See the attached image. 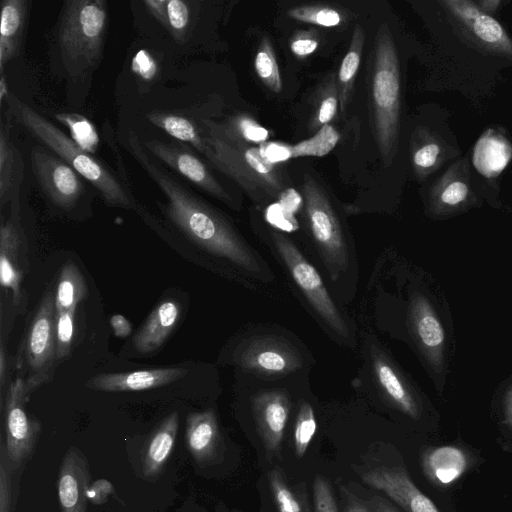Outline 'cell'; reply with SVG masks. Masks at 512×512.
Instances as JSON below:
<instances>
[{
  "label": "cell",
  "instance_id": "24",
  "mask_svg": "<svg viewBox=\"0 0 512 512\" xmlns=\"http://www.w3.org/2000/svg\"><path fill=\"white\" fill-rule=\"evenodd\" d=\"M24 176V163L17 147L10 139V122L2 123L0 130V201L1 205L16 202Z\"/></svg>",
  "mask_w": 512,
  "mask_h": 512
},
{
  "label": "cell",
  "instance_id": "31",
  "mask_svg": "<svg viewBox=\"0 0 512 512\" xmlns=\"http://www.w3.org/2000/svg\"><path fill=\"white\" fill-rule=\"evenodd\" d=\"M56 118L68 127L72 140L81 149L89 154H94L97 151L98 133L87 118L76 113H58Z\"/></svg>",
  "mask_w": 512,
  "mask_h": 512
},
{
  "label": "cell",
  "instance_id": "29",
  "mask_svg": "<svg viewBox=\"0 0 512 512\" xmlns=\"http://www.w3.org/2000/svg\"><path fill=\"white\" fill-rule=\"evenodd\" d=\"M365 34L360 25L355 26L351 38L349 50L344 56L339 69L340 84V107L342 112L345 111L348 103L349 95L353 86L354 78L357 74L360 59L363 51Z\"/></svg>",
  "mask_w": 512,
  "mask_h": 512
},
{
  "label": "cell",
  "instance_id": "35",
  "mask_svg": "<svg viewBox=\"0 0 512 512\" xmlns=\"http://www.w3.org/2000/svg\"><path fill=\"white\" fill-rule=\"evenodd\" d=\"M223 125L238 138L255 146L269 138L268 130L246 115L234 116Z\"/></svg>",
  "mask_w": 512,
  "mask_h": 512
},
{
  "label": "cell",
  "instance_id": "15",
  "mask_svg": "<svg viewBox=\"0 0 512 512\" xmlns=\"http://www.w3.org/2000/svg\"><path fill=\"white\" fill-rule=\"evenodd\" d=\"M144 148L206 193L231 207L237 206L208 167L187 148L156 139L145 141Z\"/></svg>",
  "mask_w": 512,
  "mask_h": 512
},
{
  "label": "cell",
  "instance_id": "17",
  "mask_svg": "<svg viewBox=\"0 0 512 512\" xmlns=\"http://www.w3.org/2000/svg\"><path fill=\"white\" fill-rule=\"evenodd\" d=\"M446 9L482 45L512 55V41L501 24L471 1H444Z\"/></svg>",
  "mask_w": 512,
  "mask_h": 512
},
{
  "label": "cell",
  "instance_id": "23",
  "mask_svg": "<svg viewBox=\"0 0 512 512\" xmlns=\"http://www.w3.org/2000/svg\"><path fill=\"white\" fill-rule=\"evenodd\" d=\"M21 236L16 224L9 220L0 227V283L12 291L14 304L21 295L23 271L19 264Z\"/></svg>",
  "mask_w": 512,
  "mask_h": 512
},
{
  "label": "cell",
  "instance_id": "13",
  "mask_svg": "<svg viewBox=\"0 0 512 512\" xmlns=\"http://www.w3.org/2000/svg\"><path fill=\"white\" fill-rule=\"evenodd\" d=\"M31 163L35 177L47 197L62 209H72L84 192L80 174L42 146L33 148Z\"/></svg>",
  "mask_w": 512,
  "mask_h": 512
},
{
  "label": "cell",
  "instance_id": "7",
  "mask_svg": "<svg viewBox=\"0 0 512 512\" xmlns=\"http://www.w3.org/2000/svg\"><path fill=\"white\" fill-rule=\"evenodd\" d=\"M230 358L244 375L266 381L306 376L311 365L301 342L277 330L248 332L237 341Z\"/></svg>",
  "mask_w": 512,
  "mask_h": 512
},
{
  "label": "cell",
  "instance_id": "53",
  "mask_svg": "<svg viewBox=\"0 0 512 512\" xmlns=\"http://www.w3.org/2000/svg\"><path fill=\"white\" fill-rule=\"evenodd\" d=\"M375 512H399L391 503L376 495L370 500Z\"/></svg>",
  "mask_w": 512,
  "mask_h": 512
},
{
  "label": "cell",
  "instance_id": "14",
  "mask_svg": "<svg viewBox=\"0 0 512 512\" xmlns=\"http://www.w3.org/2000/svg\"><path fill=\"white\" fill-rule=\"evenodd\" d=\"M55 319V295L48 289L34 315L26 339V360L34 372L27 381L30 388L47 378L46 371L55 358Z\"/></svg>",
  "mask_w": 512,
  "mask_h": 512
},
{
  "label": "cell",
  "instance_id": "39",
  "mask_svg": "<svg viewBox=\"0 0 512 512\" xmlns=\"http://www.w3.org/2000/svg\"><path fill=\"white\" fill-rule=\"evenodd\" d=\"M167 29L175 39H182L189 24L190 10L182 0H167Z\"/></svg>",
  "mask_w": 512,
  "mask_h": 512
},
{
  "label": "cell",
  "instance_id": "44",
  "mask_svg": "<svg viewBox=\"0 0 512 512\" xmlns=\"http://www.w3.org/2000/svg\"><path fill=\"white\" fill-rule=\"evenodd\" d=\"M497 396L503 422L512 431V374L500 383Z\"/></svg>",
  "mask_w": 512,
  "mask_h": 512
},
{
  "label": "cell",
  "instance_id": "36",
  "mask_svg": "<svg viewBox=\"0 0 512 512\" xmlns=\"http://www.w3.org/2000/svg\"><path fill=\"white\" fill-rule=\"evenodd\" d=\"M287 14L295 20L323 27L337 26L342 21L338 11L326 6H300L290 9Z\"/></svg>",
  "mask_w": 512,
  "mask_h": 512
},
{
  "label": "cell",
  "instance_id": "30",
  "mask_svg": "<svg viewBox=\"0 0 512 512\" xmlns=\"http://www.w3.org/2000/svg\"><path fill=\"white\" fill-rule=\"evenodd\" d=\"M268 480L279 512H309L305 499L287 484L278 467L269 472Z\"/></svg>",
  "mask_w": 512,
  "mask_h": 512
},
{
  "label": "cell",
  "instance_id": "28",
  "mask_svg": "<svg viewBox=\"0 0 512 512\" xmlns=\"http://www.w3.org/2000/svg\"><path fill=\"white\" fill-rule=\"evenodd\" d=\"M146 117L149 122L159 129L181 142L192 145L199 153L204 155L205 144L203 136L186 117L161 111H151Z\"/></svg>",
  "mask_w": 512,
  "mask_h": 512
},
{
  "label": "cell",
  "instance_id": "41",
  "mask_svg": "<svg viewBox=\"0 0 512 512\" xmlns=\"http://www.w3.org/2000/svg\"><path fill=\"white\" fill-rule=\"evenodd\" d=\"M265 219L270 226L280 231L290 232L298 229L294 214L283 208L279 202L272 203L266 208Z\"/></svg>",
  "mask_w": 512,
  "mask_h": 512
},
{
  "label": "cell",
  "instance_id": "47",
  "mask_svg": "<svg viewBox=\"0 0 512 512\" xmlns=\"http://www.w3.org/2000/svg\"><path fill=\"white\" fill-rule=\"evenodd\" d=\"M338 99L331 94L324 98L319 107L317 122L321 125L328 124L337 112Z\"/></svg>",
  "mask_w": 512,
  "mask_h": 512
},
{
  "label": "cell",
  "instance_id": "32",
  "mask_svg": "<svg viewBox=\"0 0 512 512\" xmlns=\"http://www.w3.org/2000/svg\"><path fill=\"white\" fill-rule=\"evenodd\" d=\"M317 430V420L312 404L302 399L298 407L294 426L295 454L302 458Z\"/></svg>",
  "mask_w": 512,
  "mask_h": 512
},
{
  "label": "cell",
  "instance_id": "2",
  "mask_svg": "<svg viewBox=\"0 0 512 512\" xmlns=\"http://www.w3.org/2000/svg\"><path fill=\"white\" fill-rule=\"evenodd\" d=\"M402 339L416 352L431 382L442 392L450 373L454 329L448 301L433 278L418 268L404 269Z\"/></svg>",
  "mask_w": 512,
  "mask_h": 512
},
{
  "label": "cell",
  "instance_id": "8",
  "mask_svg": "<svg viewBox=\"0 0 512 512\" xmlns=\"http://www.w3.org/2000/svg\"><path fill=\"white\" fill-rule=\"evenodd\" d=\"M104 0L66 1L57 27V45L65 72L77 77L98 63L104 41Z\"/></svg>",
  "mask_w": 512,
  "mask_h": 512
},
{
  "label": "cell",
  "instance_id": "19",
  "mask_svg": "<svg viewBox=\"0 0 512 512\" xmlns=\"http://www.w3.org/2000/svg\"><path fill=\"white\" fill-rule=\"evenodd\" d=\"M89 470L83 454L70 448L64 456L58 482L62 512H87Z\"/></svg>",
  "mask_w": 512,
  "mask_h": 512
},
{
  "label": "cell",
  "instance_id": "27",
  "mask_svg": "<svg viewBox=\"0 0 512 512\" xmlns=\"http://www.w3.org/2000/svg\"><path fill=\"white\" fill-rule=\"evenodd\" d=\"M86 293V282L81 271L75 263L68 261L61 269L55 292L56 312L75 311Z\"/></svg>",
  "mask_w": 512,
  "mask_h": 512
},
{
  "label": "cell",
  "instance_id": "48",
  "mask_svg": "<svg viewBox=\"0 0 512 512\" xmlns=\"http://www.w3.org/2000/svg\"><path fill=\"white\" fill-rule=\"evenodd\" d=\"M280 205L290 213H296L302 206L303 198L294 188H286L279 196Z\"/></svg>",
  "mask_w": 512,
  "mask_h": 512
},
{
  "label": "cell",
  "instance_id": "18",
  "mask_svg": "<svg viewBox=\"0 0 512 512\" xmlns=\"http://www.w3.org/2000/svg\"><path fill=\"white\" fill-rule=\"evenodd\" d=\"M188 373L179 367L144 369L124 373H104L90 378L86 386L104 392L153 389L173 383Z\"/></svg>",
  "mask_w": 512,
  "mask_h": 512
},
{
  "label": "cell",
  "instance_id": "54",
  "mask_svg": "<svg viewBox=\"0 0 512 512\" xmlns=\"http://www.w3.org/2000/svg\"><path fill=\"white\" fill-rule=\"evenodd\" d=\"M6 373V356L3 344L0 346V384L3 385Z\"/></svg>",
  "mask_w": 512,
  "mask_h": 512
},
{
  "label": "cell",
  "instance_id": "34",
  "mask_svg": "<svg viewBox=\"0 0 512 512\" xmlns=\"http://www.w3.org/2000/svg\"><path fill=\"white\" fill-rule=\"evenodd\" d=\"M254 66L258 77L266 87L276 93L281 91V76L269 39L264 38L261 41L256 53Z\"/></svg>",
  "mask_w": 512,
  "mask_h": 512
},
{
  "label": "cell",
  "instance_id": "3",
  "mask_svg": "<svg viewBox=\"0 0 512 512\" xmlns=\"http://www.w3.org/2000/svg\"><path fill=\"white\" fill-rule=\"evenodd\" d=\"M306 221L314 249L339 302L351 301L357 282V258L352 239L329 198L310 176L303 179Z\"/></svg>",
  "mask_w": 512,
  "mask_h": 512
},
{
  "label": "cell",
  "instance_id": "21",
  "mask_svg": "<svg viewBox=\"0 0 512 512\" xmlns=\"http://www.w3.org/2000/svg\"><path fill=\"white\" fill-rule=\"evenodd\" d=\"M468 466L466 453L456 446L427 449L422 455V468L427 478L438 486L454 483Z\"/></svg>",
  "mask_w": 512,
  "mask_h": 512
},
{
  "label": "cell",
  "instance_id": "9",
  "mask_svg": "<svg viewBox=\"0 0 512 512\" xmlns=\"http://www.w3.org/2000/svg\"><path fill=\"white\" fill-rule=\"evenodd\" d=\"M372 105L376 140L386 165L395 153L400 113V73L396 47L389 27L376 34L372 73Z\"/></svg>",
  "mask_w": 512,
  "mask_h": 512
},
{
  "label": "cell",
  "instance_id": "45",
  "mask_svg": "<svg viewBox=\"0 0 512 512\" xmlns=\"http://www.w3.org/2000/svg\"><path fill=\"white\" fill-rule=\"evenodd\" d=\"M259 148L262 156L268 162L275 165L293 158L292 145L279 142H265Z\"/></svg>",
  "mask_w": 512,
  "mask_h": 512
},
{
  "label": "cell",
  "instance_id": "5",
  "mask_svg": "<svg viewBox=\"0 0 512 512\" xmlns=\"http://www.w3.org/2000/svg\"><path fill=\"white\" fill-rule=\"evenodd\" d=\"M208 134L203 136L204 155L220 172L234 180L256 202L278 198L286 189L277 165L268 162L259 146L229 132L223 124L204 121Z\"/></svg>",
  "mask_w": 512,
  "mask_h": 512
},
{
  "label": "cell",
  "instance_id": "42",
  "mask_svg": "<svg viewBox=\"0 0 512 512\" xmlns=\"http://www.w3.org/2000/svg\"><path fill=\"white\" fill-rule=\"evenodd\" d=\"M132 72L143 81H152L158 73V65L147 50H139L131 62Z\"/></svg>",
  "mask_w": 512,
  "mask_h": 512
},
{
  "label": "cell",
  "instance_id": "10",
  "mask_svg": "<svg viewBox=\"0 0 512 512\" xmlns=\"http://www.w3.org/2000/svg\"><path fill=\"white\" fill-rule=\"evenodd\" d=\"M373 384L394 409L412 420L421 419L425 401L416 383L371 338L366 340Z\"/></svg>",
  "mask_w": 512,
  "mask_h": 512
},
{
  "label": "cell",
  "instance_id": "40",
  "mask_svg": "<svg viewBox=\"0 0 512 512\" xmlns=\"http://www.w3.org/2000/svg\"><path fill=\"white\" fill-rule=\"evenodd\" d=\"M314 512H338L336 501L328 481L317 476L313 482Z\"/></svg>",
  "mask_w": 512,
  "mask_h": 512
},
{
  "label": "cell",
  "instance_id": "37",
  "mask_svg": "<svg viewBox=\"0 0 512 512\" xmlns=\"http://www.w3.org/2000/svg\"><path fill=\"white\" fill-rule=\"evenodd\" d=\"M469 194L468 187L461 181H454L447 185L438 198L433 201L431 212L442 216L454 212L466 201Z\"/></svg>",
  "mask_w": 512,
  "mask_h": 512
},
{
  "label": "cell",
  "instance_id": "52",
  "mask_svg": "<svg viewBox=\"0 0 512 512\" xmlns=\"http://www.w3.org/2000/svg\"><path fill=\"white\" fill-rule=\"evenodd\" d=\"M344 512H373L365 503L350 495L345 504Z\"/></svg>",
  "mask_w": 512,
  "mask_h": 512
},
{
  "label": "cell",
  "instance_id": "4",
  "mask_svg": "<svg viewBox=\"0 0 512 512\" xmlns=\"http://www.w3.org/2000/svg\"><path fill=\"white\" fill-rule=\"evenodd\" d=\"M259 236L324 329L334 340L354 348V325L313 263L282 231L269 225L267 230L259 233Z\"/></svg>",
  "mask_w": 512,
  "mask_h": 512
},
{
  "label": "cell",
  "instance_id": "25",
  "mask_svg": "<svg viewBox=\"0 0 512 512\" xmlns=\"http://www.w3.org/2000/svg\"><path fill=\"white\" fill-rule=\"evenodd\" d=\"M178 413L167 416L151 435L142 455V470L147 478L160 474L175 444L178 431Z\"/></svg>",
  "mask_w": 512,
  "mask_h": 512
},
{
  "label": "cell",
  "instance_id": "33",
  "mask_svg": "<svg viewBox=\"0 0 512 512\" xmlns=\"http://www.w3.org/2000/svg\"><path fill=\"white\" fill-rule=\"evenodd\" d=\"M340 139L338 131L329 124L323 125L314 136L292 146L293 158L303 156H324Z\"/></svg>",
  "mask_w": 512,
  "mask_h": 512
},
{
  "label": "cell",
  "instance_id": "6",
  "mask_svg": "<svg viewBox=\"0 0 512 512\" xmlns=\"http://www.w3.org/2000/svg\"><path fill=\"white\" fill-rule=\"evenodd\" d=\"M6 99L8 114L86 179L108 205L123 209L135 207L131 193L104 164L13 94L9 93Z\"/></svg>",
  "mask_w": 512,
  "mask_h": 512
},
{
  "label": "cell",
  "instance_id": "20",
  "mask_svg": "<svg viewBox=\"0 0 512 512\" xmlns=\"http://www.w3.org/2000/svg\"><path fill=\"white\" fill-rule=\"evenodd\" d=\"M180 310L179 303L173 300H166L157 305L134 335L132 340L134 350L139 354L157 351L175 328Z\"/></svg>",
  "mask_w": 512,
  "mask_h": 512
},
{
  "label": "cell",
  "instance_id": "50",
  "mask_svg": "<svg viewBox=\"0 0 512 512\" xmlns=\"http://www.w3.org/2000/svg\"><path fill=\"white\" fill-rule=\"evenodd\" d=\"M167 0H146L144 4L150 13L167 28Z\"/></svg>",
  "mask_w": 512,
  "mask_h": 512
},
{
  "label": "cell",
  "instance_id": "51",
  "mask_svg": "<svg viewBox=\"0 0 512 512\" xmlns=\"http://www.w3.org/2000/svg\"><path fill=\"white\" fill-rule=\"evenodd\" d=\"M111 327L114 334L118 337H126L132 331L130 322L122 315H114L110 319Z\"/></svg>",
  "mask_w": 512,
  "mask_h": 512
},
{
  "label": "cell",
  "instance_id": "46",
  "mask_svg": "<svg viewBox=\"0 0 512 512\" xmlns=\"http://www.w3.org/2000/svg\"><path fill=\"white\" fill-rule=\"evenodd\" d=\"M439 153L440 148L437 144L424 145L414 153V165L419 169L430 168L436 163Z\"/></svg>",
  "mask_w": 512,
  "mask_h": 512
},
{
  "label": "cell",
  "instance_id": "38",
  "mask_svg": "<svg viewBox=\"0 0 512 512\" xmlns=\"http://www.w3.org/2000/svg\"><path fill=\"white\" fill-rule=\"evenodd\" d=\"M75 311L56 312L55 323V358H66L71 350L75 328Z\"/></svg>",
  "mask_w": 512,
  "mask_h": 512
},
{
  "label": "cell",
  "instance_id": "43",
  "mask_svg": "<svg viewBox=\"0 0 512 512\" xmlns=\"http://www.w3.org/2000/svg\"><path fill=\"white\" fill-rule=\"evenodd\" d=\"M9 469L5 447L2 444L0 460V512L11 511L12 487Z\"/></svg>",
  "mask_w": 512,
  "mask_h": 512
},
{
  "label": "cell",
  "instance_id": "1",
  "mask_svg": "<svg viewBox=\"0 0 512 512\" xmlns=\"http://www.w3.org/2000/svg\"><path fill=\"white\" fill-rule=\"evenodd\" d=\"M131 154L166 198L160 204L168 219L195 245L223 262L249 289L271 284L274 273L261 254L217 210L193 194L152 160L137 135L130 132Z\"/></svg>",
  "mask_w": 512,
  "mask_h": 512
},
{
  "label": "cell",
  "instance_id": "11",
  "mask_svg": "<svg viewBox=\"0 0 512 512\" xmlns=\"http://www.w3.org/2000/svg\"><path fill=\"white\" fill-rule=\"evenodd\" d=\"M31 388L18 377L8 389L5 403V453L10 471L18 469L32 452L39 424L26 411Z\"/></svg>",
  "mask_w": 512,
  "mask_h": 512
},
{
  "label": "cell",
  "instance_id": "26",
  "mask_svg": "<svg viewBox=\"0 0 512 512\" xmlns=\"http://www.w3.org/2000/svg\"><path fill=\"white\" fill-rule=\"evenodd\" d=\"M26 0H3L0 21V67L1 73L6 62L18 52L26 16Z\"/></svg>",
  "mask_w": 512,
  "mask_h": 512
},
{
  "label": "cell",
  "instance_id": "12",
  "mask_svg": "<svg viewBox=\"0 0 512 512\" xmlns=\"http://www.w3.org/2000/svg\"><path fill=\"white\" fill-rule=\"evenodd\" d=\"M292 407L291 395L284 386L262 387L251 397L252 415L269 459L280 451Z\"/></svg>",
  "mask_w": 512,
  "mask_h": 512
},
{
  "label": "cell",
  "instance_id": "16",
  "mask_svg": "<svg viewBox=\"0 0 512 512\" xmlns=\"http://www.w3.org/2000/svg\"><path fill=\"white\" fill-rule=\"evenodd\" d=\"M367 485L385 493L406 512H440L423 494L403 467H376L363 473Z\"/></svg>",
  "mask_w": 512,
  "mask_h": 512
},
{
  "label": "cell",
  "instance_id": "22",
  "mask_svg": "<svg viewBox=\"0 0 512 512\" xmlns=\"http://www.w3.org/2000/svg\"><path fill=\"white\" fill-rule=\"evenodd\" d=\"M186 439L189 451L198 463H206L214 458L220 442V433L213 410L188 415Z\"/></svg>",
  "mask_w": 512,
  "mask_h": 512
},
{
  "label": "cell",
  "instance_id": "49",
  "mask_svg": "<svg viewBox=\"0 0 512 512\" xmlns=\"http://www.w3.org/2000/svg\"><path fill=\"white\" fill-rule=\"evenodd\" d=\"M318 47V42L309 37H300L295 39L291 45V51L299 56V57H305L313 53Z\"/></svg>",
  "mask_w": 512,
  "mask_h": 512
}]
</instances>
